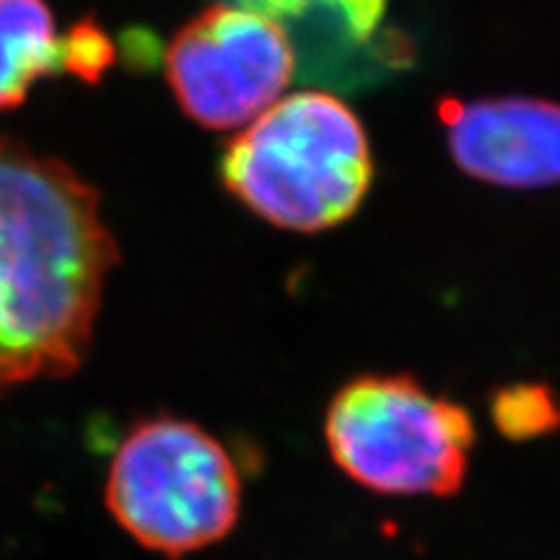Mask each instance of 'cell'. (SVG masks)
Here are the masks:
<instances>
[{"label": "cell", "mask_w": 560, "mask_h": 560, "mask_svg": "<svg viewBox=\"0 0 560 560\" xmlns=\"http://www.w3.org/2000/svg\"><path fill=\"white\" fill-rule=\"evenodd\" d=\"M490 418L501 436L529 441L560 431V395L545 382H514L493 392Z\"/></svg>", "instance_id": "9c48e42d"}, {"label": "cell", "mask_w": 560, "mask_h": 560, "mask_svg": "<svg viewBox=\"0 0 560 560\" xmlns=\"http://www.w3.org/2000/svg\"><path fill=\"white\" fill-rule=\"evenodd\" d=\"M439 120L452 159L472 179L511 190L560 185V104L535 96L444 100Z\"/></svg>", "instance_id": "8992f818"}, {"label": "cell", "mask_w": 560, "mask_h": 560, "mask_svg": "<svg viewBox=\"0 0 560 560\" xmlns=\"http://www.w3.org/2000/svg\"><path fill=\"white\" fill-rule=\"evenodd\" d=\"M104 503L130 540L185 558L226 540L242 514V475L213 433L177 416L130 425L112 454Z\"/></svg>", "instance_id": "3957f363"}, {"label": "cell", "mask_w": 560, "mask_h": 560, "mask_svg": "<svg viewBox=\"0 0 560 560\" xmlns=\"http://www.w3.org/2000/svg\"><path fill=\"white\" fill-rule=\"evenodd\" d=\"M229 195L285 231L346 223L374 182L369 136L355 112L330 91L280 96L223 151Z\"/></svg>", "instance_id": "7a4b0ae2"}, {"label": "cell", "mask_w": 560, "mask_h": 560, "mask_svg": "<svg viewBox=\"0 0 560 560\" xmlns=\"http://www.w3.org/2000/svg\"><path fill=\"white\" fill-rule=\"evenodd\" d=\"M115 62V45L96 21H79L60 42V70L86 83H100Z\"/></svg>", "instance_id": "30bf717a"}, {"label": "cell", "mask_w": 560, "mask_h": 560, "mask_svg": "<svg viewBox=\"0 0 560 560\" xmlns=\"http://www.w3.org/2000/svg\"><path fill=\"white\" fill-rule=\"evenodd\" d=\"M164 70L174 100L192 122L234 130L283 96L296 73V55L276 21L221 0L174 34Z\"/></svg>", "instance_id": "5b68a950"}, {"label": "cell", "mask_w": 560, "mask_h": 560, "mask_svg": "<svg viewBox=\"0 0 560 560\" xmlns=\"http://www.w3.org/2000/svg\"><path fill=\"white\" fill-rule=\"evenodd\" d=\"M327 452L371 493L450 499L470 472L472 412L410 374H363L325 410Z\"/></svg>", "instance_id": "277c9868"}, {"label": "cell", "mask_w": 560, "mask_h": 560, "mask_svg": "<svg viewBox=\"0 0 560 560\" xmlns=\"http://www.w3.org/2000/svg\"><path fill=\"white\" fill-rule=\"evenodd\" d=\"M117 262L100 192L0 138V392L83 366Z\"/></svg>", "instance_id": "6da1fadb"}, {"label": "cell", "mask_w": 560, "mask_h": 560, "mask_svg": "<svg viewBox=\"0 0 560 560\" xmlns=\"http://www.w3.org/2000/svg\"><path fill=\"white\" fill-rule=\"evenodd\" d=\"M60 42L45 0H0V109L21 107L34 83L58 73Z\"/></svg>", "instance_id": "ba28073f"}, {"label": "cell", "mask_w": 560, "mask_h": 560, "mask_svg": "<svg viewBox=\"0 0 560 560\" xmlns=\"http://www.w3.org/2000/svg\"><path fill=\"white\" fill-rule=\"evenodd\" d=\"M276 21L306 81L353 89L412 60L410 42L387 32L389 0H229Z\"/></svg>", "instance_id": "52a82bcc"}]
</instances>
